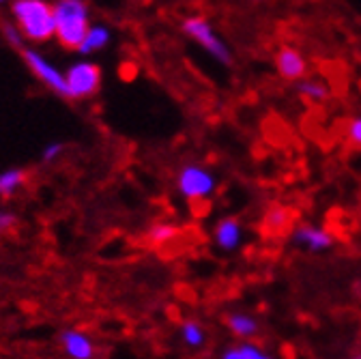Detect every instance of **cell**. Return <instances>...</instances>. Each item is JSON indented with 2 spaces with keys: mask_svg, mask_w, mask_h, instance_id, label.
<instances>
[{
  "mask_svg": "<svg viewBox=\"0 0 361 359\" xmlns=\"http://www.w3.org/2000/svg\"><path fill=\"white\" fill-rule=\"evenodd\" d=\"M59 342L69 359H95L97 355L95 340L82 329H65L59 336Z\"/></svg>",
  "mask_w": 361,
  "mask_h": 359,
  "instance_id": "cell-8",
  "label": "cell"
},
{
  "mask_svg": "<svg viewBox=\"0 0 361 359\" xmlns=\"http://www.w3.org/2000/svg\"><path fill=\"white\" fill-rule=\"evenodd\" d=\"M295 88L305 102H312V104H323L331 97L329 86L319 80H299Z\"/></svg>",
  "mask_w": 361,
  "mask_h": 359,
  "instance_id": "cell-13",
  "label": "cell"
},
{
  "mask_svg": "<svg viewBox=\"0 0 361 359\" xmlns=\"http://www.w3.org/2000/svg\"><path fill=\"white\" fill-rule=\"evenodd\" d=\"M241 239H243V229L237 217H224L215 224L213 241L221 252H235L241 245Z\"/></svg>",
  "mask_w": 361,
  "mask_h": 359,
  "instance_id": "cell-9",
  "label": "cell"
},
{
  "mask_svg": "<svg viewBox=\"0 0 361 359\" xmlns=\"http://www.w3.org/2000/svg\"><path fill=\"white\" fill-rule=\"evenodd\" d=\"M276 67H278V73L284 78V80H290V82H297L305 75V59L299 54V50L295 48H280V52L276 54Z\"/></svg>",
  "mask_w": 361,
  "mask_h": 359,
  "instance_id": "cell-11",
  "label": "cell"
},
{
  "mask_svg": "<svg viewBox=\"0 0 361 359\" xmlns=\"http://www.w3.org/2000/svg\"><path fill=\"white\" fill-rule=\"evenodd\" d=\"M293 221H295V211L286 205H274L264 213V219H262L264 229L274 235L286 233L293 226Z\"/></svg>",
  "mask_w": 361,
  "mask_h": 359,
  "instance_id": "cell-12",
  "label": "cell"
},
{
  "mask_svg": "<svg viewBox=\"0 0 361 359\" xmlns=\"http://www.w3.org/2000/svg\"><path fill=\"white\" fill-rule=\"evenodd\" d=\"M217 190L215 174L200 164H185L176 174V192L190 202H204Z\"/></svg>",
  "mask_w": 361,
  "mask_h": 359,
  "instance_id": "cell-3",
  "label": "cell"
},
{
  "mask_svg": "<svg viewBox=\"0 0 361 359\" xmlns=\"http://www.w3.org/2000/svg\"><path fill=\"white\" fill-rule=\"evenodd\" d=\"M221 359H243V357H241V351H239V344L226 348V351L221 353Z\"/></svg>",
  "mask_w": 361,
  "mask_h": 359,
  "instance_id": "cell-23",
  "label": "cell"
},
{
  "mask_svg": "<svg viewBox=\"0 0 361 359\" xmlns=\"http://www.w3.org/2000/svg\"><path fill=\"white\" fill-rule=\"evenodd\" d=\"M178 229L174 226V224H168V221H157V224H153V226L149 229V233H147V239H149V243L151 245H155V248H161V245H168V243H172L176 237H178Z\"/></svg>",
  "mask_w": 361,
  "mask_h": 359,
  "instance_id": "cell-15",
  "label": "cell"
},
{
  "mask_svg": "<svg viewBox=\"0 0 361 359\" xmlns=\"http://www.w3.org/2000/svg\"><path fill=\"white\" fill-rule=\"evenodd\" d=\"M224 323L237 340H243V342H252L260 334L258 319L252 317V314H247V312H228V314H226Z\"/></svg>",
  "mask_w": 361,
  "mask_h": 359,
  "instance_id": "cell-10",
  "label": "cell"
},
{
  "mask_svg": "<svg viewBox=\"0 0 361 359\" xmlns=\"http://www.w3.org/2000/svg\"><path fill=\"white\" fill-rule=\"evenodd\" d=\"M239 351H241V357L243 359H274L262 346H258L254 342H241L239 344Z\"/></svg>",
  "mask_w": 361,
  "mask_h": 359,
  "instance_id": "cell-19",
  "label": "cell"
},
{
  "mask_svg": "<svg viewBox=\"0 0 361 359\" xmlns=\"http://www.w3.org/2000/svg\"><path fill=\"white\" fill-rule=\"evenodd\" d=\"M108 41H110V30L108 28H104V26H90V30H88V35H86V39H84V43L80 46L78 52H82V54L97 52L104 46H108Z\"/></svg>",
  "mask_w": 361,
  "mask_h": 359,
  "instance_id": "cell-17",
  "label": "cell"
},
{
  "mask_svg": "<svg viewBox=\"0 0 361 359\" xmlns=\"http://www.w3.org/2000/svg\"><path fill=\"white\" fill-rule=\"evenodd\" d=\"M18 224V215L9 209H0V235L9 233Z\"/></svg>",
  "mask_w": 361,
  "mask_h": 359,
  "instance_id": "cell-21",
  "label": "cell"
},
{
  "mask_svg": "<svg viewBox=\"0 0 361 359\" xmlns=\"http://www.w3.org/2000/svg\"><path fill=\"white\" fill-rule=\"evenodd\" d=\"M16 26L28 41L43 43L56 35L54 7L45 0H16L11 5Z\"/></svg>",
  "mask_w": 361,
  "mask_h": 359,
  "instance_id": "cell-1",
  "label": "cell"
},
{
  "mask_svg": "<svg viewBox=\"0 0 361 359\" xmlns=\"http://www.w3.org/2000/svg\"><path fill=\"white\" fill-rule=\"evenodd\" d=\"M26 183V170L9 168L0 172V198H13Z\"/></svg>",
  "mask_w": 361,
  "mask_h": 359,
  "instance_id": "cell-14",
  "label": "cell"
},
{
  "mask_svg": "<svg viewBox=\"0 0 361 359\" xmlns=\"http://www.w3.org/2000/svg\"><path fill=\"white\" fill-rule=\"evenodd\" d=\"M0 3H5V0H0Z\"/></svg>",
  "mask_w": 361,
  "mask_h": 359,
  "instance_id": "cell-25",
  "label": "cell"
},
{
  "mask_svg": "<svg viewBox=\"0 0 361 359\" xmlns=\"http://www.w3.org/2000/svg\"><path fill=\"white\" fill-rule=\"evenodd\" d=\"M293 243L303 248L305 252H327L336 245V237L321 229V226H312V224H299V226L293 229Z\"/></svg>",
  "mask_w": 361,
  "mask_h": 359,
  "instance_id": "cell-7",
  "label": "cell"
},
{
  "mask_svg": "<svg viewBox=\"0 0 361 359\" xmlns=\"http://www.w3.org/2000/svg\"><path fill=\"white\" fill-rule=\"evenodd\" d=\"M180 340H183V344L190 348H200L207 342V331L198 321L190 319V321H183V325H180Z\"/></svg>",
  "mask_w": 361,
  "mask_h": 359,
  "instance_id": "cell-16",
  "label": "cell"
},
{
  "mask_svg": "<svg viewBox=\"0 0 361 359\" xmlns=\"http://www.w3.org/2000/svg\"><path fill=\"white\" fill-rule=\"evenodd\" d=\"M3 28H5V35H7V39H9V43L11 46H16V48H20L22 50V32L18 30V26L13 28L11 24H3Z\"/></svg>",
  "mask_w": 361,
  "mask_h": 359,
  "instance_id": "cell-22",
  "label": "cell"
},
{
  "mask_svg": "<svg viewBox=\"0 0 361 359\" xmlns=\"http://www.w3.org/2000/svg\"><path fill=\"white\" fill-rule=\"evenodd\" d=\"M22 56H24V63L28 65V69L37 75V80H41L56 95H61L65 99L69 97L67 80H65V75L52 63H48L41 54H37L35 50H26V48H22Z\"/></svg>",
  "mask_w": 361,
  "mask_h": 359,
  "instance_id": "cell-6",
  "label": "cell"
},
{
  "mask_svg": "<svg viewBox=\"0 0 361 359\" xmlns=\"http://www.w3.org/2000/svg\"><path fill=\"white\" fill-rule=\"evenodd\" d=\"M353 359H361V355H357V357H353Z\"/></svg>",
  "mask_w": 361,
  "mask_h": 359,
  "instance_id": "cell-24",
  "label": "cell"
},
{
  "mask_svg": "<svg viewBox=\"0 0 361 359\" xmlns=\"http://www.w3.org/2000/svg\"><path fill=\"white\" fill-rule=\"evenodd\" d=\"M183 32L188 37H192L194 41H198L200 46L213 59H217L219 63H224V65H231L233 63V56H231L228 48L224 46V41L217 39V35L213 32L211 24L204 18H190V20H185L183 22Z\"/></svg>",
  "mask_w": 361,
  "mask_h": 359,
  "instance_id": "cell-5",
  "label": "cell"
},
{
  "mask_svg": "<svg viewBox=\"0 0 361 359\" xmlns=\"http://www.w3.org/2000/svg\"><path fill=\"white\" fill-rule=\"evenodd\" d=\"M346 140L350 147L361 149V116H353L346 123Z\"/></svg>",
  "mask_w": 361,
  "mask_h": 359,
  "instance_id": "cell-18",
  "label": "cell"
},
{
  "mask_svg": "<svg viewBox=\"0 0 361 359\" xmlns=\"http://www.w3.org/2000/svg\"><path fill=\"white\" fill-rule=\"evenodd\" d=\"M63 153H65V145H63V142H50V145H45L43 151H41V162H43V164H52V162H56Z\"/></svg>",
  "mask_w": 361,
  "mask_h": 359,
  "instance_id": "cell-20",
  "label": "cell"
},
{
  "mask_svg": "<svg viewBox=\"0 0 361 359\" xmlns=\"http://www.w3.org/2000/svg\"><path fill=\"white\" fill-rule=\"evenodd\" d=\"M65 80H67V91H69L67 99H71V102L88 99L99 91L102 69L95 63H75L65 73Z\"/></svg>",
  "mask_w": 361,
  "mask_h": 359,
  "instance_id": "cell-4",
  "label": "cell"
},
{
  "mask_svg": "<svg viewBox=\"0 0 361 359\" xmlns=\"http://www.w3.org/2000/svg\"><path fill=\"white\" fill-rule=\"evenodd\" d=\"M56 20V39L67 50H80L84 43L90 24H88V7L82 0H59L54 5Z\"/></svg>",
  "mask_w": 361,
  "mask_h": 359,
  "instance_id": "cell-2",
  "label": "cell"
}]
</instances>
